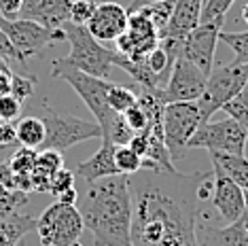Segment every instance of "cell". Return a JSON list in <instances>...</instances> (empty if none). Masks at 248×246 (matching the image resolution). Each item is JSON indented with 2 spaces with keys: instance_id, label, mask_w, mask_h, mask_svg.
Returning a JSON list of instances; mask_svg holds the SVG:
<instances>
[{
  "instance_id": "obj_1",
  "label": "cell",
  "mask_w": 248,
  "mask_h": 246,
  "mask_svg": "<svg viewBox=\"0 0 248 246\" xmlns=\"http://www.w3.org/2000/svg\"><path fill=\"white\" fill-rule=\"evenodd\" d=\"M134 246H202L200 208L212 191V174L140 170L127 176Z\"/></svg>"
},
{
  "instance_id": "obj_2",
  "label": "cell",
  "mask_w": 248,
  "mask_h": 246,
  "mask_svg": "<svg viewBox=\"0 0 248 246\" xmlns=\"http://www.w3.org/2000/svg\"><path fill=\"white\" fill-rule=\"evenodd\" d=\"M78 212L85 229L92 231L95 246H134L132 195L125 174L87 183Z\"/></svg>"
},
{
  "instance_id": "obj_3",
  "label": "cell",
  "mask_w": 248,
  "mask_h": 246,
  "mask_svg": "<svg viewBox=\"0 0 248 246\" xmlns=\"http://www.w3.org/2000/svg\"><path fill=\"white\" fill-rule=\"evenodd\" d=\"M51 77L53 79H62L77 92V96L85 102V106L92 110L95 123L100 125L102 132V140L115 144V147H123L129 144L134 132L127 127V123L123 121V115L115 113V110L106 102V93L112 83L106 79H98L87 72L75 68L72 64L66 62V58L53 60L51 64Z\"/></svg>"
},
{
  "instance_id": "obj_4",
  "label": "cell",
  "mask_w": 248,
  "mask_h": 246,
  "mask_svg": "<svg viewBox=\"0 0 248 246\" xmlns=\"http://www.w3.org/2000/svg\"><path fill=\"white\" fill-rule=\"evenodd\" d=\"M62 28L66 32V41L70 43V53L66 55V62L72 64L75 68L87 72V75L108 81L110 70L117 60V51H110L104 45H100L87 32L85 26L66 21Z\"/></svg>"
},
{
  "instance_id": "obj_5",
  "label": "cell",
  "mask_w": 248,
  "mask_h": 246,
  "mask_svg": "<svg viewBox=\"0 0 248 246\" xmlns=\"http://www.w3.org/2000/svg\"><path fill=\"white\" fill-rule=\"evenodd\" d=\"M248 83V64H223L218 68H212L208 75L204 93L195 100L200 110L202 123H206L217 110H223V106L233 100Z\"/></svg>"
},
{
  "instance_id": "obj_6",
  "label": "cell",
  "mask_w": 248,
  "mask_h": 246,
  "mask_svg": "<svg viewBox=\"0 0 248 246\" xmlns=\"http://www.w3.org/2000/svg\"><path fill=\"white\" fill-rule=\"evenodd\" d=\"M41 119L45 125L43 149H53L64 153L66 149L75 147L78 142L92 140V138H102L100 125L95 121H87L72 115H60L47 104H43Z\"/></svg>"
},
{
  "instance_id": "obj_7",
  "label": "cell",
  "mask_w": 248,
  "mask_h": 246,
  "mask_svg": "<svg viewBox=\"0 0 248 246\" xmlns=\"http://www.w3.org/2000/svg\"><path fill=\"white\" fill-rule=\"evenodd\" d=\"M83 229L85 225H83V216L77 206L53 202L36 219L34 231L38 233L43 246H75Z\"/></svg>"
},
{
  "instance_id": "obj_8",
  "label": "cell",
  "mask_w": 248,
  "mask_h": 246,
  "mask_svg": "<svg viewBox=\"0 0 248 246\" xmlns=\"http://www.w3.org/2000/svg\"><path fill=\"white\" fill-rule=\"evenodd\" d=\"M0 28L7 34V38L13 45V49L19 55V62L24 68H28V58H38L43 51L53 43L66 41L64 28L60 30H47L36 21L30 19H7L0 15Z\"/></svg>"
},
{
  "instance_id": "obj_9",
  "label": "cell",
  "mask_w": 248,
  "mask_h": 246,
  "mask_svg": "<svg viewBox=\"0 0 248 246\" xmlns=\"http://www.w3.org/2000/svg\"><path fill=\"white\" fill-rule=\"evenodd\" d=\"M248 134L235 119L225 117L221 121H206L189 138L187 149H208V153L244 155Z\"/></svg>"
},
{
  "instance_id": "obj_10",
  "label": "cell",
  "mask_w": 248,
  "mask_h": 246,
  "mask_svg": "<svg viewBox=\"0 0 248 246\" xmlns=\"http://www.w3.org/2000/svg\"><path fill=\"white\" fill-rule=\"evenodd\" d=\"M163 140L172 161H178L187 153V142L202 125L197 102H172L163 106Z\"/></svg>"
},
{
  "instance_id": "obj_11",
  "label": "cell",
  "mask_w": 248,
  "mask_h": 246,
  "mask_svg": "<svg viewBox=\"0 0 248 246\" xmlns=\"http://www.w3.org/2000/svg\"><path fill=\"white\" fill-rule=\"evenodd\" d=\"M208 77L200 68H195L189 60L178 55L174 62L170 77H168L166 85L161 89V100L163 104L172 102H195L197 98L204 93Z\"/></svg>"
},
{
  "instance_id": "obj_12",
  "label": "cell",
  "mask_w": 248,
  "mask_h": 246,
  "mask_svg": "<svg viewBox=\"0 0 248 246\" xmlns=\"http://www.w3.org/2000/svg\"><path fill=\"white\" fill-rule=\"evenodd\" d=\"M225 19H214L208 24H200L197 28L189 32L183 41V49L180 55L189 60L195 68H200L208 77L214 68V53H217L218 45V34L223 30Z\"/></svg>"
},
{
  "instance_id": "obj_13",
  "label": "cell",
  "mask_w": 248,
  "mask_h": 246,
  "mask_svg": "<svg viewBox=\"0 0 248 246\" xmlns=\"http://www.w3.org/2000/svg\"><path fill=\"white\" fill-rule=\"evenodd\" d=\"M115 43L117 53L125 55L129 60H140L146 58L159 45V36H157V30L149 21V17L142 11H136V13H129L125 32Z\"/></svg>"
},
{
  "instance_id": "obj_14",
  "label": "cell",
  "mask_w": 248,
  "mask_h": 246,
  "mask_svg": "<svg viewBox=\"0 0 248 246\" xmlns=\"http://www.w3.org/2000/svg\"><path fill=\"white\" fill-rule=\"evenodd\" d=\"M210 200H212V206L218 212V216L225 221V225L235 223L242 215H244L246 191H242L238 184H235L221 170V166L214 164V161H212V191H210Z\"/></svg>"
},
{
  "instance_id": "obj_15",
  "label": "cell",
  "mask_w": 248,
  "mask_h": 246,
  "mask_svg": "<svg viewBox=\"0 0 248 246\" xmlns=\"http://www.w3.org/2000/svg\"><path fill=\"white\" fill-rule=\"evenodd\" d=\"M129 13L117 2H98L92 19L85 24L87 32L98 43L104 41H117L127 28Z\"/></svg>"
},
{
  "instance_id": "obj_16",
  "label": "cell",
  "mask_w": 248,
  "mask_h": 246,
  "mask_svg": "<svg viewBox=\"0 0 248 246\" xmlns=\"http://www.w3.org/2000/svg\"><path fill=\"white\" fill-rule=\"evenodd\" d=\"M72 0H21L19 19H30L47 30H60L68 21Z\"/></svg>"
},
{
  "instance_id": "obj_17",
  "label": "cell",
  "mask_w": 248,
  "mask_h": 246,
  "mask_svg": "<svg viewBox=\"0 0 248 246\" xmlns=\"http://www.w3.org/2000/svg\"><path fill=\"white\" fill-rule=\"evenodd\" d=\"M202 7L204 0H174V11L168 28L159 34V38H174V41H185L193 28L200 26Z\"/></svg>"
},
{
  "instance_id": "obj_18",
  "label": "cell",
  "mask_w": 248,
  "mask_h": 246,
  "mask_svg": "<svg viewBox=\"0 0 248 246\" xmlns=\"http://www.w3.org/2000/svg\"><path fill=\"white\" fill-rule=\"evenodd\" d=\"M197 238L202 246H248L246 236V215H242L235 223L225 227L197 225Z\"/></svg>"
},
{
  "instance_id": "obj_19",
  "label": "cell",
  "mask_w": 248,
  "mask_h": 246,
  "mask_svg": "<svg viewBox=\"0 0 248 246\" xmlns=\"http://www.w3.org/2000/svg\"><path fill=\"white\" fill-rule=\"evenodd\" d=\"M115 144L102 140L100 149L89 157L87 161H81L75 170V176L83 178L85 183H93L106 176H117V166H115Z\"/></svg>"
},
{
  "instance_id": "obj_20",
  "label": "cell",
  "mask_w": 248,
  "mask_h": 246,
  "mask_svg": "<svg viewBox=\"0 0 248 246\" xmlns=\"http://www.w3.org/2000/svg\"><path fill=\"white\" fill-rule=\"evenodd\" d=\"M60 168H64V157H62L60 151H53V149H41L38 151L36 164L30 172L32 191L47 193L49 191V178H51Z\"/></svg>"
},
{
  "instance_id": "obj_21",
  "label": "cell",
  "mask_w": 248,
  "mask_h": 246,
  "mask_svg": "<svg viewBox=\"0 0 248 246\" xmlns=\"http://www.w3.org/2000/svg\"><path fill=\"white\" fill-rule=\"evenodd\" d=\"M15 138L21 147L26 149H34L41 151L43 142H45V125L41 117L28 115V117H19L15 123Z\"/></svg>"
},
{
  "instance_id": "obj_22",
  "label": "cell",
  "mask_w": 248,
  "mask_h": 246,
  "mask_svg": "<svg viewBox=\"0 0 248 246\" xmlns=\"http://www.w3.org/2000/svg\"><path fill=\"white\" fill-rule=\"evenodd\" d=\"M210 159L221 166V170L233 181L242 191L248 193V159L246 155H229V153H210Z\"/></svg>"
},
{
  "instance_id": "obj_23",
  "label": "cell",
  "mask_w": 248,
  "mask_h": 246,
  "mask_svg": "<svg viewBox=\"0 0 248 246\" xmlns=\"http://www.w3.org/2000/svg\"><path fill=\"white\" fill-rule=\"evenodd\" d=\"M218 41L233 51V62L231 64L235 66H242V64H248V30L246 32H225L221 30L218 34Z\"/></svg>"
},
{
  "instance_id": "obj_24",
  "label": "cell",
  "mask_w": 248,
  "mask_h": 246,
  "mask_svg": "<svg viewBox=\"0 0 248 246\" xmlns=\"http://www.w3.org/2000/svg\"><path fill=\"white\" fill-rule=\"evenodd\" d=\"M142 13L149 17V21L153 24V28L157 30V36L161 34L163 30L170 24V17H172V11H174V0H159L155 4H149V7L140 9Z\"/></svg>"
},
{
  "instance_id": "obj_25",
  "label": "cell",
  "mask_w": 248,
  "mask_h": 246,
  "mask_svg": "<svg viewBox=\"0 0 248 246\" xmlns=\"http://www.w3.org/2000/svg\"><path fill=\"white\" fill-rule=\"evenodd\" d=\"M106 102H108V106L115 113L123 115L127 108H132L134 104L138 102V96L134 93L132 87H125V85H115L112 83L108 93H106Z\"/></svg>"
},
{
  "instance_id": "obj_26",
  "label": "cell",
  "mask_w": 248,
  "mask_h": 246,
  "mask_svg": "<svg viewBox=\"0 0 248 246\" xmlns=\"http://www.w3.org/2000/svg\"><path fill=\"white\" fill-rule=\"evenodd\" d=\"M115 166H117V172H119V174L132 176V174H136V172L142 170V157H140L138 153H134L127 144H123V147L115 149Z\"/></svg>"
},
{
  "instance_id": "obj_27",
  "label": "cell",
  "mask_w": 248,
  "mask_h": 246,
  "mask_svg": "<svg viewBox=\"0 0 248 246\" xmlns=\"http://www.w3.org/2000/svg\"><path fill=\"white\" fill-rule=\"evenodd\" d=\"M223 110L227 113V117L238 121L248 134V83L238 96H235L233 100H229V102L223 106Z\"/></svg>"
},
{
  "instance_id": "obj_28",
  "label": "cell",
  "mask_w": 248,
  "mask_h": 246,
  "mask_svg": "<svg viewBox=\"0 0 248 246\" xmlns=\"http://www.w3.org/2000/svg\"><path fill=\"white\" fill-rule=\"evenodd\" d=\"M36 155H38V151L21 147V149H17L13 155H11V159L7 161V164H9V168L15 172V174L30 176L32 168H34V164H36Z\"/></svg>"
},
{
  "instance_id": "obj_29",
  "label": "cell",
  "mask_w": 248,
  "mask_h": 246,
  "mask_svg": "<svg viewBox=\"0 0 248 246\" xmlns=\"http://www.w3.org/2000/svg\"><path fill=\"white\" fill-rule=\"evenodd\" d=\"M36 77H24L17 72H11V96H15L19 102H26L36 89Z\"/></svg>"
},
{
  "instance_id": "obj_30",
  "label": "cell",
  "mask_w": 248,
  "mask_h": 246,
  "mask_svg": "<svg viewBox=\"0 0 248 246\" xmlns=\"http://www.w3.org/2000/svg\"><path fill=\"white\" fill-rule=\"evenodd\" d=\"M98 7L95 0H72L70 4V13H68V21L77 26H85L92 19L93 11Z\"/></svg>"
},
{
  "instance_id": "obj_31",
  "label": "cell",
  "mask_w": 248,
  "mask_h": 246,
  "mask_svg": "<svg viewBox=\"0 0 248 246\" xmlns=\"http://www.w3.org/2000/svg\"><path fill=\"white\" fill-rule=\"evenodd\" d=\"M235 0H204V7H202V19L200 24H208L214 19H225L227 11L231 9Z\"/></svg>"
},
{
  "instance_id": "obj_32",
  "label": "cell",
  "mask_w": 248,
  "mask_h": 246,
  "mask_svg": "<svg viewBox=\"0 0 248 246\" xmlns=\"http://www.w3.org/2000/svg\"><path fill=\"white\" fill-rule=\"evenodd\" d=\"M161 117H163V115H161ZM123 121L127 123V127H129V130H132L134 134L144 132L146 127H149L151 123H153V121L149 119V115L144 113V110H142V106H140L138 102L134 104L132 108H127L125 113H123ZM155 121H157V119H155Z\"/></svg>"
},
{
  "instance_id": "obj_33",
  "label": "cell",
  "mask_w": 248,
  "mask_h": 246,
  "mask_svg": "<svg viewBox=\"0 0 248 246\" xmlns=\"http://www.w3.org/2000/svg\"><path fill=\"white\" fill-rule=\"evenodd\" d=\"M75 181H77V176H75V172H70L68 168H60L55 174L49 178V191L47 193H51V195H58L62 191H66V189H70V187H75Z\"/></svg>"
},
{
  "instance_id": "obj_34",
  "label": "cell",
  "mask_w": 248,
  "mask_h": 246,
  "mask_svg": "<svg viewBox=\"0 0 248 246\" xmlns=\"http://www.w3.org/2000/svg\"><path fill=\"white\" fill-rule=\"evenodd\" d=\"M21 104L15 96H0V123H15L21 117Z\"/></svg>"
},
{
  "instance_id": "obj_35",
  "label": "cell",
  "mask_w": 248,
  "mask_h": 246,
  "mask_svg": "<svg viewBox=\"0 0 248 246\" xmlns=\"http://www.w3.org/2000/svg\"><path fill=\"white\" fill-rule=\"evenodd\" d=\"M28 204V193L24 191H11V195L7 200H0V221L7 219V216H11L13 212H17L19 206H26Z\"/></svg>"
},
{
  "instance_id": "obj_36",
  "label": "cell",
  "mask_w": 248,
  "mask_h": 246,
  "mask_svg": "<svg viewBox=\"0 0 248 246\" xmlns=\"http://www.w3.org/2000/svg\"><path fill=\"white\" fill-rule=\"evenodd\" d=\"M0 60L7 62V64H11V62H19V55L13 49V45H11L7 34L2 32V28H0ZM19 64H21V62H19Z\"/></svg>"
},
{
  "instance_id": "obj_37",
  "label": "cell",
  "mask_w": 248,
  "mask_h": 246,
  "mask_svg": "<svg viewBox=\"0 0 248 246\" xmlns=\"http://www.w3.org/2000/svg\"><path fill=\"white\" fill-rule=\"evenodd\" d=\"M21 0H0V15L7 19H17Z\"/></svg>"
},
{
  "instance_id": "obj_38",
  "label": "cell",
  "mask_w": 248,
  "mask_h": 246,
  "mask_svg": "<svg viewBox=\"0 0 248 246\" xmlns=\"http://www.w3.org/2000/svg\"><path fill=\"white\" fill-rule=\"evenodd\" d=\"M0 183H2L7 189H11V191H15V189H17V176H15V172L9 168L7 161H4V164H0Z\"/></svg>"
},
{
  "instance_id": "obj_39",
  "label": "cell",
  "mask_w": 248,
  "mask_h": 246,
  "mask_svg": "<svg viewBox=\"0 0 248 246\" xmlns=\"http://www.w3.org/2000/svg\"><path fill=\"white\" fill-rule=\"evenodd\" d=\"M15 142H17V138H15V125L13 123H0V149L11 147Z\"/></svg>"
},
{
  "instance_id": "obj_40",
  "label": "cell",
  "mask_w": 248,
  "mask_h": 246,
  "mask_svg": "<svg viewBox=\"0 0 248 246\" xmlns=\"http://www.w3.org/2000/svg\"><path fill=\"white\" fill-rule=\"evenodd\" d=\"M11 93V66L0 68V96Z\"/></svg>"
},
{
  "instance_id": "obj_41",
  "label": "cell",
  "mask_w": 248,
  "mask_h": 246,
  "mask_svg": "<svg viewBox=\"0 0 248 246\" xmlns=\"http://www.w3.org/2000/svg\"><path fill=\"white\" fill-rule=\"evenodd\" d=\"M55 202H60V204H66V206H77L78 202V193H77V189L75 187H70V189H66V191H62L58 195V200Z\"/></svg>"
},
{
  "instance_id": "obj_42",
  "label": "cell",
  "mask_w": 248,
  "mask_h": 246,
  "mask_svg": "<svg viewBox=\"0 0 248 246\" xmlns=\"http://www.w3.org/2000/svg\"><path fill=\"white\" fill-rule=\"evenodd\" d=\"M155 2H159V0H132V4H129L127 13H136V11L149 7V4H155Z\"/></svg>"
},
{
  "instance_id": "obj_43",
  "label": "cell",
  "mask_w": 248,
  "mask_h": 246,
  "mask_svg": "<svg viewBox=\"0 0 248 246\" xmlns=\"http://www.w3.org/2000/svg\"><path fill=\"white\" fill-rule=\"evenodd\" d=\"M9 195H11V189H7L2 183H0V200H7Z\"/></svg>"
},
{
  "instance_id": "obj_44",
  "label": "cell",
  "mask_w": 248,
  "mask_h": 246,
  "mask_svg": "<svg viewBox=\"0 0 248 246\" xmlns=\"http://www.w3.org/2000/svg\"><path fill=\"white\" fill-rule=\"evenodd\" d=\"M242 19H244L246 24H248V2L244 4V7H242Z\"/></svg>"
},
{
  "instance_id": "obj_45",
  "label": "cell",
  "mask_w": 248,
  "mask_h": 246,
  "mask_svg": "<svg viewBox=\"0 0 248 246\" xmlns=\"http://www.w3.org/2000/svg\"><path fill=\"white\" fill-rule=\"evenodd\" d=\"M2 66H9V64H7V62H2V60H0V68H2Z\"/></svg>"
},
{
  "instance_id": "obj_46",
  "label": "cell",
  "mask_w": 248,
  "mask_h": 246,
  "mask_svg": "<svg viewBox=\"0 0 248 246\" xmlns=\"http://www.w3.org/2000/svg\"><path fill=\"white\" fill-rule=\"evenodd\" d=\"M75 246H83V244H81V242H77V244H75Z\"/></svg>"
}]
</instances>
